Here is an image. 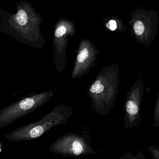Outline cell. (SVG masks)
Masks as SVG:
<instances>
[{"mask_svg":"<svg viewBox=\"0 0 159 159\" xmlns=\"http://www.w3.org/2000/svg\"><path fill=\"white\" fill-rule=\"evenodd\" d=\"M72 151L76 155H79L82 153L83 147L78 141H76L73 142L72 146Z\"/></svg>","mask_w":159,"mask_h":159,"instance_id":"obj_11","label":"cell"},{"mask_svg":"<svg viewBox=\"0 0 159 159\" xmlns=\"http://www.w3.org/2000/svg\"><path fill=\"white\" fill-rule=\"evenodd\" d=\"M144 93V87L141 77L135 80L127 92L125 101L124 120L127 130L138 128L141 121V107Z\"/></svg>","mask_w":159,"mask_h":159,"instance_id":"obj_4","label":"cell"},{"mask_svg":"<svg viewBox=\"0 0 159 159\" xmlns=\"http://www.w3.org/2000/svg\"><path fill=\"white\" fill-rule=\"evenodd\" d=\"M120 82L118 65L113 64L101 70L87 92L96 113L104 116L111 111L116 102Z\"/></svg>","mask_w":159,"mask_h":159,"instance_id":"obj_1","label":"cell"},{"mask_svg":"<svg viewBox=\"0 0 159 159\" xmlns=\"http://www.w3.org/2000/svg\"><path fill=\"white\" fill-rule=\"evenodd\" d=\"M18 23L21 26H24L27 23V15L24 10H21L18 12L16 16Z\"/></svg>","mask_w":159,"mask_h":159,"instance_id":"obj_8","label":"cell"},{"mask_svg":"<svg viewBox=\"0 0 159 159\" xmlns=\"http://www.w3.org/2000/svg\"><path fill=\"white\" fill-rule=\"evenodd\" d=\"M44 129L42 126H38L34 127L30 131V135L32 138H36L41 136L44 132Z\"/></svg>","mask_w":159,"mask_h":159,"instance_id":"obj_10","label":"cell"},{"mask_svg":"<svg viewBox=\"0 0 159 159\" xmlns=\"http://www.w3.org/2000/svg\"><path fill=\"white\" fill-rule=\"evenodd\" d=\"M105 26L110 30L118 33H122L127 31V27L124 25L121 19L118 18L111 19L107 21Z\"/></svg>","mask_w":159,"mask_h":159,"instance_id":"obj_6","label":"cell"},{"mask_svg":"<svg viewBox=\"0 0 159 159\" xmlns=\"http://www.w3.org/2000/svg\"><path fill=\"white\" fill-rule=\"evenodd\" d=\"M119 159H144V156L140 151L135 153L129 152L120 157Z\"/></svg>","mask_w":159,"mask_h":159,"instance_id":"obj_7","label":"cell"},{"mask_svg":"<svg viewBox=\"0 0 159 159\" xmlns=\"http://www.w3.org/2000/svg\"><path fill=\"white\" fill-rule=\"evenodd\" d=\"M151 156H155L159 158V147L151 146L148 148Z\"/></svg>","mask_w":159,"mask_h":159,"instance_id":"obj_13","label":"cell"},{"mask_svg":"<svg viewBox=\"0 0 159 159\" xmlns=\"http://www.w3.org/2000/svg\"><path fill=\"white\" fill-rule=\"evenodd\" d=\"M154 125L156 128L159 127V93L154 108Z\"/></svg>","mask_w":159,"mask_h":159,"instance_id":"obj_9","label":"cell"},{"mask_svg":"<svg viewBox=\"0 0 159 159\" xmlns=\"http://www.w3.org/2000/svg\"><path fill=\"white\" fill-rule=\"evenodd\" d=\"M130 16L129 24L132 35L138 43L149 46L155 40L158 30V13L153 9L139 8L132 12Z\"/></svg>","mask_w":159,"mask_h":159,"instance_id":"obj_2","label":"cell"},{"mask_svg":"<svg viewBox=\"0 0 159 159\" xmlns=\"http://www.w3.org/2000/svg\"><path fill=\"white\" fill-rule=\"evenodd\" d=\"M152 157L153 159H159V158L157 157H156V156H152Z\"/></svg>","mask_w":159,"mask_h":159,"instance_id":"obj_14","label":"cell"},{"mask_svg":"<svg viewBox=\"0 0 159 159\" xmlns=\"http://www.w3.org/2000/svg\"><path fill=\"white\" fill-rule=\"evenodd\" d=\"M54 92L48 90L41 93L30 94L1 110L2 119H13L32 112L51 100Z\"/></svg>","mask_w":159,"mask_h":159,"instance_id":"obj_3","label":"cell"},{"mask_svg":"<svg viewBox=\"0 0 159 159\" xmlns=\"http://www.w3.org/2000/svg\"><path fill=\"white\" fill-rule=\"evenodd\" d=\"M100 53L99 49L90 43H81L75 61L72 78L80 79L88 73L95 66L98 55Z\"/></svg>","mask_w":159,"mask_h":159,"instance_id":"obj_5","label":"cell"},{"mask_svg":"<svg viewBox=\"0 0 159 159\" xmlns=\"http://www.w3.org/2000/svg\"><path fill=\"white\" fill-rule=\"evenodd\" d=\"M67 32V29L64 26H60L56 29L55 31V37H60L62 36L65 34Z\"/></svg>","mask_w":159,"mask_h":159,"instance_id":"obj_12","label":"cell"}]
</instances>
